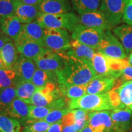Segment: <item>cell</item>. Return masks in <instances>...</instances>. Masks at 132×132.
<instances>
[{
  "instance_id": "1",
  "label": "cell",
  "mask_w": 132,
  "mask_h": 132,
  "mask_svg": "<svg viewBox=\"0 0 132 132\" xmlns=\"http://www.w3.org/2000/svg\"><path fill=\"white\" fill-rule=\"evenodd\" d=\"M58 53L64 59L63 67L56 72L58 84L85 85L96 76L89 62L69 56L62 52Z\"/></svg>"
},
{
  "instance_id": "2",
  "label": "cell",
  "mask_w": 132,
  "mask_h": 132,
  "mask_svg": "<svg viewBox=\"0 0 132 132\" xmlns=\"http://www.w3.org/2000/svg\"><path fill=\"white\" fill-rule=\"evenodd\" d=\"M68 106L70 110L82 109L89 112L114 110L108 92L98 94H86L79 98L70 100L68 102Z\"/></svg>"
},
{
  "instance_id": "3",
  "label": "cell",
  "mask_w": 132,
  "mask_h": 132,
  "mask_svg": "<svg viewBox=\"0 0 132 132\" xmlns=\"http://www.w3.org/2000/svg\"><path fill=\"white\" fill-rule=\"evenodd\" d=\"M36 21L44 28L65 29L71 32L76 26L80 24L78 16L72 12L58 14H40Z\"/></svg>"
},
{
  "instance_id": "4",
  "label": "cell",
  "mask_w": 132,
  "mask_h": 132,
  "mask_svg": "<svg viewBox=\"0 0 132 132\" xmlns=\"http://www.w3.org/2000/svg\"><path fill=\"white\" fill-rule=\"evenodd\" d=\"M43 45L46 48L60 53L70 47L71 37L68 31L60 28H44Z\"/></svg>"
},
{
  "instance_id": "5",
  "label": "cell",
  "mask_w": 132,
  "mask_h": 132,
  "mask_svg": "<svg viewBox=\"0 0 132 132\" xmlns=\"http://www.w3.org/2000/svg\"><path fill=\"white\" fill-rule=\"evenodd\" d=\"M58 88L49 93H44L37 89L32 97L26 102L29 105L45 106L52 110H56L67 106Z\"/></svg>"
},
{
  "instance_id": "6",
  "label": "cell",
  "mask_w": 132,
  "mask_h": 132,
  "mask_svg": "<svg viewBox=\"0 0 132 132\" xmlns=\"http://www.w3.org/2000/svg\"><path fill=\"white\" fill-rule=\"evenodd\" d=\"M97 50L110 58L123 59L127 57L122 45L118 39L112 34L110 29L104 31L103 38Z\"/></svg>"
},
{
  "instance_id": "7",
  "label": "cell",
  "mask_w": 132,
  "mask_h": 132,
  "mask_svg": "<svg viewBox=\"0 0 132 132\" xmlns=\"http://www.w3.org/2000/svg\"><path fill=\"white\" fill-rule=\"evenodd\" d=\"M103 31L87 27L80 23L72 31V40L97 50L103 38Z\"/></svg>"
},
{
  "instance_id": "8",
  "label": "cell",
  "mask_w": 132,
  "mask_h": 132,
  "mask_svg": "<svg viewBox=\"0 0 132 132\" xmlns=\"http://www.w3.org/2000/svg\"><path fill=\"white\" fill-rule=\"evenodd\" d=\"M114 110L128 108L132 111V81L123 82L108 92Z\"/></svg>"
},
{
  "instance_id": "9",
  "label": "cell",
  "mask_w": 132,
  "mask_h": 132,
  "mask_svg": "<svg viewBox=\"0 0 132 132\" xmlns=\"http://www.w3.org/2000/svg\"><path fill=\"white\" fill-rule=\"evenodd\" d=\"M127 0H102L100 10L112 28L122 22Z\"/></svg>"
},
{
  "instance_id": "10",
  "label": "cell",
  "mask_w": 132,
  "mask_h": 132,
  "mask_svg": "<svg viewBox=\"0 0 132 132\" xmlns=\"http://www.w3.org/2000/svg\"><path fill=\"white\" fill-rule=\"evenodd\" d=\"M33 60L37 68L50 72H57L64 65L63 57L60 54L46 48Z\"/></svg>"
},
{
  "instance_id": "11",
  "label": "cell",
  "mask_w": 132,
  "mask_h": 132,
  "mask_svg": "<svg viewBox=\"0 0 132 132\" xmlns=\"http://www.w3.org/2000/svg\"><path fill=\"white\" fill-rule=\"evenodd\" d=\"M87 123L92 132H116L110 111L90 112Z\"/></svg>"
},
{
  "instance_id": "12",
  "label": "cell",
  "mask_w": 132,
  "mask_h": 132,
  "mask_svg": "<svg viewBox=\"0 0 132 132\" xmlns=\"http://www.w3.org/2000/svg\"><path fill=\"white\" fill-rule=\"evenodd\" d=\"M14 42L19 54L28 58L34 59L45 48L40 43L28 37L23 31Z\"/></svg>"
},
{
  "instance_id": "13",
  "label": "cell",
  "mask_w": 132,
  "mask_h": 132,
  "mask_svg": "<svg viewBox=\"0 0 132 132\" xmlns=\"http://www.w3.org/2000/svg\"><path fill=\"white\" fill-rule=\"evenodd\" d=\"M78 18L80 23L87 27L103 31L108 30L112 28L100 10L79 15Z\"/></svg>"
},
{
  "instance_id": "14",
  "label": "cell",
  "mask_w": 132,
  "mask_h": 132,
  "mask_svg": "<svg viewBox=\"0 0 132 132\" xmlns=\"http://www.w3.org/2000/svg\"><path fill=\"white\" fill-rule=\"evenodd\" d=\"M116 132H127L132 125V111L128 108H118L111 111Z\"/></svg>"
},
{
  "instance_id": "15",
  "label": "cell",
  "mask_w": 132,
  "mask_h": 132,
  "mask_svg": "<svg viewBox=\"0 0 132 132\" xmlns=\"http://www.w3.org/2000/svg\"><path fill=\"white\" fill-rule=\"evenodd\" d=\"M116 79L110 77L95 76L86 86V94H98L108 93L114 87Z\"/></svg>"
},
{
  "instance_id": "16",
  "label": "cell",
  "mask_w": 132,
  "mask_h": 132,
  "mask_svg": "<svg viewBox=\"0 0 132 132\" xmlns=\"http://www.w3.org/2000/svg\"><path fill=\"white\" fill-rule=\"evenodd\" d=\"M29 106L24 100L16 98L2 114L16 119L21 125H24L29 119Z\"/></svg>"
},
{
  "instance_id": "17",
  "label": "cell",
  "mask_w": 132,
  "mask_h": 132,
  "mask_svg": "<svg viewBox=\"0 0 132 132\" xmlns=\"http://www.w3.org/2000/svg\"><path fill=\"white\" fill-rule=\"evenodd\" d=\"M14 69L17 75L18 81H31V79L37 67L32 59L28 58L19 54L17 61L14 66Z\"/></svg>"
},
{
  "instance_id": "18",
  "label": "cell",
  "mask_w": 132,
  "mask_h": 132,
  "mask_svg": "<svg viewBox=\"0 0 132 132\" xmlns=\"http://www.w3.org/2000/svg\"><path fill=\"white\" fill-rule=\"evenodd\" d=\"M71 4L69 0H42L39 8L41 14H58L70 12Z\"/></svg>"
},
{
  "instance_id": "19",
  "label": "cell",
  "mask_w": 132,
  "mask_h": 132,
  "mask_svg": "<svg viewBox=\"0 0 132 132\" xmlns=\"http://www.w3.org/2000/svg\"><path fill=\"white\" fill-rule=\"evenodd\" d=\"M39 6L24 4L19 1L15 9V15L22 24H28L36 21L40 15Z\"/></svg>"
},
{
  "instance_id": "20",
  "label": "cell",
  "mask_w": 132,
  "mask_h": 132,
  "mask_svg": "<svg viewBox=\"0 0 132 132\" xmlns=\"http://www.w3.org/2000/svg\"><path fill=\"white\" fill-rule=\"evenodd\" d=\"M62 52L69 56L83 59L90 64L92 57L97 52L95 49L73 40L71 42L70 47L67 50Z\"/></svg>"
},
{
  "instance_id": "21",
  "label": "cell",
  "mask_w": 132,
  "mask_h": 132,
  "mask_svg": "<svg viewBox=\"0 0 132 132\" xmlns=\"http://www.w3.org/2000/svg\"><path fill=\"white\" fill-rule=\"evenodd\" d=\"M23 24L20 21L16 15L2 18L1 20V30L13 40L22 32Z\"/></svg>"
},
{
  "instance_id": "22",
  "label": "cell",
  "mask_w": 132,
  "mask_h": 132,
  "mask_svg": "<svg viewBox=\"0 0 132 132\" xmlns=\"http://www.w3.org/2000/svg\"><path fill=\"white\" fill-rule=\"evenodd\" d=\"M92 69L96 76L110 77L118 79L117 76L110 68L108 58L100 53L97 52L90 62Z\"/></svg>"
},
{
  "instance_id": "23",
  "label": "cell",
  "mask_w": 132,
  "mask_h": 132,
  "mask_svg": "<svg viewBox=\"0 0 132 132\" xmlns=\"http://www.w3.org/2000/svg\"><path fill=\"white\" fill-rule=\"evenodd\" d=\"M19 53L14 40H11L6 43L1 50L0 57L4 64L5 68H13L15 64Z\"/></svg>"
},
{
  "instance_id": "24",
  "label": "cell",
  "mask_w": 132,
  "mask_h": 132,
  "mask_svg": "<svg viewBox=\"0 0 132 132\" xmlns=\"http://www.w3.org/2000/svg\"><path fill=\"white\" fill-rule=\"evenodd\" d=\"M113 32L119 38L127 55L132 52V26L121 24L113 29Z\"/></svg>"
},
{
  "instance_id": "25",
  "label": "cell",
  "mask_w": 132,
  "mask_h": 132,
  "mask_svg": "<svg viewBox=\"0 0 132 132\" xmlns=\"http://www.w3.org/2000/svg\"><path fill=\"white\" fill-rule=\"evenodd\" d=\"M31 82L37 88H40L50 82L58 84L57 73L56 72H50L37 68L31 79Z\"/></svg>"
},
{
  "instance_id": "26",
  "label": "cell",
  "mask_w": 132,
  "mask_h": 132,
  "mask_svg": "<svg viewBox=\"0 0 132 132\" xmlns=\"http://www.w3.org/2000/svg\"><path fill=\"white\" fill-rule=\"evenodd\" d=\"M86 86L87 85H70L58 84L57 87L63 96L67 97L70 100H74L86 94Z\"/></svg>"
},
{
  "instance_id": "27",
  "label": "cell",
  "mask_w": 132,
  "mask_h": 132,
  "mask_svg": "<svg viewBox=\"0 0 132 132\" xmlns=\"http://www.w3.org/2000/svg\"><path fill=\"white\" fill-rule=\"evenodd\" d=\"M72 7L79 15L98 11L102 0H70Z\"/></svg>"
},
{
  "instance_id": "28",
  "label": "cell",
  "mask_w": 132,
  "mask_h": 132,
  "mask_svg": "<svg viewBox=\"0 0 132 132\" xmlns=\"http://www.w3.org/2000/svg\"><path fill=\"white\" fill-rule=\"evenodd\" d=\"M23 32L31 40L40 43L43 45L45 34L44 28L36 21L28 24H24Z\"/></svg>"
},
{
  "instance_id": "29",
  "label": "cell",
  "mask_w": 132,
  "mask_h": 132,
  "mask_svg": "<svg viewBox=\"0 0 132 132\" xmlns=\"http://www.w3.org/2000/svg\"><path fill=\"white\" fill-rule=\"evenodd\" d=\"M16 90V98H20L24 101H28L30 99L36 90L37 87L31 81H20L15 86Z\"/></svg>"
},
{
  "instance_id": "30",
  "label": "cell",
  "mask_w": 132,
  "mask_h": 132,
  "mask_svg": "<svg viewBox=\"0 0 132 132\" xmlns=\"http://www.w3.org/2000/svg\"><path fill=\"white\" fill-rule=\"evenodd\" d=\"M18 81L17 75L14 67L0 69V89L15 86Z\"/></svg>"
},
{
  "instance_id": "31",
  "label": "cell",
  "mask_w": 132,
  "mask_h": 132,
  "mask_svg": "<svg viewBox=\"0 0 132 132\" xmlns=\"http://www.w3.org/2000/svg\"><path fill=\"white\" fill-rule=\"evenodd\" d=\"M16 98L15 86L0 89V114H2Z\"/></svg>"
},
{
  "instance_id": "32",
  "label": "cell",
  "mask_w": 132,
  "mask_h": 132,
  "mask_svg": "<svg viewBox=\"0 0 132 132\" xmlns=\"http://www.w3.org/2000/svg\"><path fill=\"white\" fill-rule=\"evenodd\" d=\"M0 131L23 132L19 120L3 114H0Z\"/></svg>"
},
{
  "instance_id": "33",
  "label": "cell",
  "mask_w": 132,
  "mask_h": 132,
  "mask_svg": "<svg viewBox=\"0 0 132 132\" xmlns=\"http://www.w3.org/2000/svg\"><path fill=\"white\" fill-rule=\"evenodd\" d=\"M51 123L44 120L28 119L22 129L23 132H46Z\"/></svg>"
},
{
  "instance_id": "34",
  "label": "cell",
  "mask_w": 132,
  "mask_h": 132,
  "mask_svg": "<svg viewBox=\"0 0 132 132\" xmlns=\"http://www.w3.org/2000/svg\"><path fill=\"white\" fill-rule=\"evenodd\" d=\"M20 0H0V16L2 18L15 15L16 5Z\"/></svg>"
},
{
  "instance_id": "35",
  "label": "cell",
  "mask_w": 132,
  "mask_h": 132,
  "mask_svg": "<svg viewBox=\"0 0 132 132\" xmlns=\"http://www.w3.org/2000/svg\"><path fill=\"white\" fill-rule=\"evenodd\" d=\"M52 109L45 106H36L30 105L28 119L31 120H43L48 114Z\"/></svg>"
},
{
  "instance_id": "36",
  "label": "cell",
  "mask_w": 132,
  "mask_h": 132,
  "mask_svg": "<svg viewBox=\"0 0 132 132\" xmlns=\"http://www.w3.org/2000/svg\"><path fill=\"white\" fill-rule=\"evenodd\" d=\"M70 111V110L69 109L68 106L64 107V108L53 110L42 120L47 122L48 123H51V124L57 122L66 113H67Z\"/></svg>"
},
{
  "instance_id": "37",
  "label": "cell",
  "mask_w": 132,
  "mask_h": 132,
  "mask_svg": "<svg viewBox=\"0 0 132 132\" xmlns=\"http://www.w3.org/2000/svg\"><path fill=\"white\" fill-rule=\"evenodd\" d=\"M122 20L125 23L132 26V0H127L123 11Z\"/></svg>"
},
{
  "instance_id": "38",
  "label": "cell",
  "mask_w": 132,
  "mask_h": 132,
  "mask_svg": "<svg viewBox=\"0 0 132 132\" xmlns=\"http://www.w3.org/2000/svg\"><path fill=\"white\" fill-rule=\"evenodd\" d=\"M119 82H124L132 81V66L128 65L119 72Z\"/></svg>"
},
{
  "instance_id": "39",
  "label": "cell",
  "mask_w": 132,
  "mask_h": 132,
  "mask_svg": "<svg viewBox=\"0 0 132 132\" xmlns=\"http://www.w3.org/2000/svg\"><path fill=\"white\" fill-rule=\"evenodd\" d=\"M59 122L62 125L63 127L69 126L75 124V116L73 110H70L68 113H66L62 118L59 120Z\"/></svg>"
},
{
  "instance_id": "40",
  "label": "cell",
  "mask_w": 132,
  "mask_h": 132,
  "mask_svg": "<svg viewBox=\"0 0 132 132\" xmlns=\"http://www.w3.org/2000/svg\"><path fill=\"white\" fill-rule=\"evenodd\" d=\"M63 126L59 122L52 123L46 132H62Z\"/></svg>"
},
{
  "instance_id": "41",
  "label": "cell",
  "mask_w": 132,
  "mask_h": 132,
  "mask_svg": "<svg viewBox=\"0 0 132 132\" xmlns=\"http://www.w3.org/2000/svg\"><path fill=\"white\" fill-rule=\"evenodd\" d=\"M62 132H81V130L77 124H73L69 126L63 127Z\"/></svg>"
},
{
  "instance_id": "42",
  "label": "cell",
  "mask_w": 132,
  "mask_h": 132,
  "mask_svg": "<svg viewBox=\"0 0 132 132\" xmlns=\"http://www.w3.org/2000/svg\"><path fill=\"white\" fill-rule=\"evenodd\" d=\"M11 40L12 39L8 37L7 35H6L2 31H0V50L6 43Z\"/></svg>"
},
{
  "instance_id": "43",
  "label": "cell",
  "mask_w": 132,
  "mask_h": 132,
  "mask_svg": "<svg viewBox=\"0 0 132 132\" xmlns=\"http://www.w3.org/2000/svg\"><path fill=\"white\" fill-rule=\"evenodd\" d=\"M20 1L26 4L32 5V6H40L42 0H20Z\"/></svg>"
},
{
  "instance_id": "44",
  "label": "cell",
  "mask_w": 132,
  "mask_h": 132,
  "mask_svg": "<svg viewBox=\"0 0 132 132\" xmlns=\"http://www.w3.org/2000/svg\"><path fill=\"white\" fill-rule=\"evenodd\" d=\"M81 132H92V130L90 129L89 126L88 125V123H87V124L85 125V127H84L83 129H82Z\"/></svg>"
},
{
  "instance_id": "45",
  "label": "cell",
  "mask_w": 132,
  "mask_h": 132,
  "mask_svg": "<svg viewBox=\"0 0 132 132\" xmlns=\"http://www.w3.org/2000/svg\"><path fill=\"white\" fill-rule=\"evenodd\" d=\"M128 64H129V65L132 66V52H131V53L130 54V56L128 57Z\"/></svg>"
},
{
  "instance_id": "46",
  "label": "cell",
  "mask_w": 132,
  "mask_h": 132,
  "mask_svg": "<svg viewBox=\"0 0 132 132\" xmlns=\"http://www.w3.org/2000/svg\"><path fill=\"white\" fill-rule=\"evenodd\" d=\"M3 68H5L4 64V63H3L2 59H1V57H0V69H3Z\"/></svg>"
},
{
  "instance_id": "47",
  "label": "cell",
  "mask_w": 132,
  "mask_h": 132,
  "mask_svg": "<svg viewBox=\"0 0 132 132\" xmlns=\"http://www.w3.org/2000/svg\"><path fill=\"white\" fill-rule=\"evenodd\" d=\"M1 17L0 16V31H1Z\"/></svg>"
},
{
  "instance_id": "48",
  "label": "cell",
  "mask_w": 132,
  "mask_h": 132,
  "mask_svg": "<svg viewBox=\"0 0 132 132\" xmlns=\"http://www.w3.org/2000/svg\"><path fill=\"white\" fill-rule=\"evenodd\" d=\"M129 132H132V130H131V131H130Z\"/></svg>"
},
{
  "instance_id": "49",
  "label": "cell",
  "mask_w": 132,
  "mask_h": 132,
  "mask_svg": "<svg viewBox=\"0 0 132 132\" xmlns=\"http://www.w3.org/2000/svg\"></svg>"
},
{
  "instance_id": "50",
  "label": "cell",
  "mask_w": 132,
  "mask_h": 132,
  "mask_svg": "<svg viewBox=\"0 0 132 132\" xmlns=\"http://www.w3.org/2000/svg\"><path fill=\"white\" fill-rule=\"evenodd\" d=\"M0 132H1V131H0Z\"/></svg>"
}]
</instances>
